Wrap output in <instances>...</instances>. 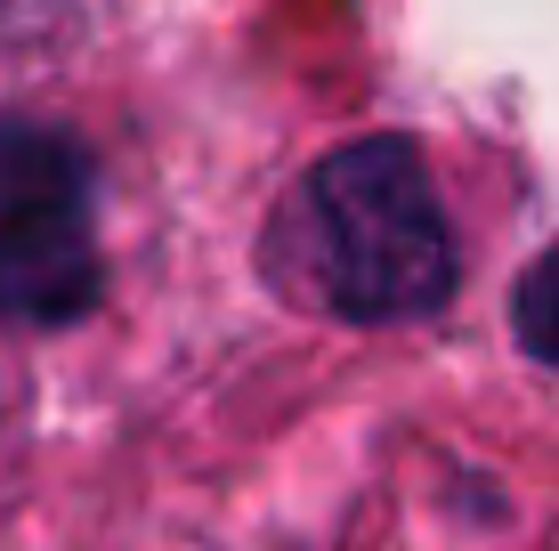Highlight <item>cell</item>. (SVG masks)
<instances>
[{
    "label": "cell",
    "instance_id": "6da1fadb",
    "mask_svg": "<svg viewBox=\"0 0 559 551\" xmlns=\"http://www.w3.org/2000/svg\"><path fill=\"white\" fill-rule=\"evenodd\" d=\"M300 227L317 292L357 325H406V316H430L454 300L462 260L447 203H438L430 155L397 130L349 139L308 170Z\"/></svg>",
    "mask_w": 559,
    "mask_h": 551
},
{
    "label": "cell",
    "instance_id": "7a4b0ae2",
    "mask_svg": "<svg viewBox=\"0 0 559 551\" xmlns=\"http://www.w3.org/2000/svg\"><path fill=\"white\" fill-rule=\"evenodd\" d=\"M106 292L98 260V163L73 130L0 113V316L82 325Z\"/></svg>",
    "mask_w": 559,
    "mask_h": 551
},
{
    "label": "cell",
    "instance_id": "3957f363",
    "mask_svg": "<svg viewBox=\"0 0 559 551\" xmlns=\"http://www.w3.org/2000/svg\"><path fill=\"white\" fill-rule=\"evenodd\" d=\"M511 333H519V349H527L535 366L559 373V243L527 260V276H519V292H511Z\"/></svg>",
    "mask_w": 559,
    "mask_h": 551
}]
</instances>
